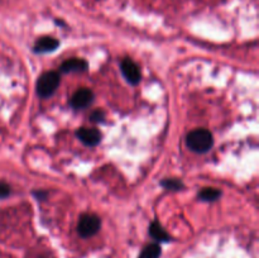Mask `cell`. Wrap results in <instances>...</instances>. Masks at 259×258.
I'll use <instances>...</instances> for the list:
<instances>
[{
	"label": "cell",
	"mask_w": 259,
	"mask_h": 258,
	"mask_svg": "<svg viewBox=\"0 0 259 258\" xmlns=\"http://www.w3.org/2000/svg\"><path fill=\"white\" fill-rule=\"evenodd\" d=\"M186 143L189 148L194 152L205 153L211 149L212 144H214V138L207 129H195L187 134Z\"/></svg>",
	"instance_id": "1"
},
{
	"label": "cell",
	"mask_w": 259,
	"mask_h": 258,
	"mask_svg": "<svg viewBox=\"0 0 259 258\" xmlns=\"http://www.w3.org/2000/svg\"><path fill=\"white\" fill-rule=\"evenodd\" d=\"M58 85H60V75L55 71H48L38 78L35 89L40 98H50L57 90Z\"/></svg>",
	"instance_id": "2"
},
{
	"label": "cell",
	"mask_w": 259,
	"mask_h": 258,
	"mask_svg": "<svg viewBox=\"0 0 259 258\" xmlns=\"http://www.w3.org/2000/svg\"><path fill=\"white\" fill-rule=\"evenodd\" d=\"M101 220L100 218L94 214H85L80 218L77 225V232L80 237L90 238L94 237L100 230Z\"/></svg>",
	"instance_id": "3"
},
{
	"label": "cell",
	"mask_w": 259,
	"mask_h": 258,
	"mask_svg": "<svg viewBox=\"0 0 259 258\" xmlns=\"http://www.w3.org/2000/svg\"><path fill=\"white\" fill-rule=\"evenodd\" d=\"M121 72H123L125 80L132 85H136L141 81V70H139L138 65L131 58H125L121 62Z\"/></svg>",
	"instance_id": "4"
},
{
	"label": "cell",
	"mask_w": 259,
	"mask_h": 258,
	"mask_svg": "<svg viewBox=\"0 0 259 258\" xmlns=\"http://www.w3.org/2000/svg\"><path fill=\"white\" fill-rule=\"evenodd\" d=\"M94 100V93L90 89L81 88L71 98V105L75 109H83L90 105Z\"/></svg>",
	"instance_id": "5"
},
{
	"label": "cell",
	"mask_w": 259,
	"mask_h": 258,
	"mask_svg": "<svg viewBox=\"0 0 259 258\" xmlns=\"http://www.w3.org/2000/svg\"><path fill=\"white\" fill-rule=\"evenodd\" d=\"M76 136L83 144L90 147L96 146L101 141V133L95 128H80Z\"/></svg>",
	"instance_id": "6"
},
{
	"label": "cell",
	"mask_w": 259,
	"mask_h": 258,
	"mask_svg": "<svg viewBox=\"0 0 259 258\" xmlns=\"http://www.w3.org/2000/svg\"><path fill=\"white\" fill-rule=\"evenodd\" d=\"M62 72H82L88 70V62L81 58H70L61 65Z\"/></svg>",
	"instance_id": "7"
},
{
	"label": "cell",
	"mask_w": 259,
	"mask_h": 258,
	"mask_svg": "<svg viewBox=\"0 0 259 258\" xmlns=\"http://www.w3.org/2000/svg\"><path fill=\"white\" fill-rule=\"evenodd\" d=\"M149 235L157 242H171L172 237L164 230L159 222H153L149 225Z\"/></svg>",
	"instance_id": "8"
},
{
	"label": "cell",
	"mask_w": 259,
	"mask_h": 258,
	"mask_svg": "<svg viewBox=\"0 0 259 258\" xmlns=\"http://www.w3.org/2000/svg\"><path fill=\"white\" fill-rule=\"evenodd\" d=\"M58 40L52 37H42L38 39L34 45V51L38 53H47L52 52L58 47Z\"/></svg>",
	"instance_id": "9"
},
{
	"label": "cell",
	"mask_w": 259,
	"mask_h": 258,
	"mask_svg": "<svg viewBox=\"0 0 259 258\" xmlns=\"http://www.w3.org/2000/svg\"><path fill=\"white\" fill-rule=\"evenodd\" d=\"M161 245L158 243H153V244L146 245L138 258H159L161 257Z\"/></svg>",
	"instance_id": "10"
},
{
	"label": "cell",
	"mask_w": 259,
	"mask_h": 258,
	"mask_svg": "<svg viewBox=\"0 0 259 258\" xmlns=\"http://www.w3.org/2000/svg\"><path fill=\"white\" fill-rule=\"evenodd\" d=\"M220 195H222L220 190L214 187H205L199 192V197L204 201H215L218 197H220Z\"/></svg>",
	"instance_id": "11"
},
{
	"label": "cell",
	"mask_w": 259,
	"mask_h": 258,
	"mask_svg": "<svg viewBox=\"0 0 259 258\" xmlns=\"http://www.w3.org/2000/svg\"><path fill=\"white\" fill-rule=\"evenodd\" d=\"M162 186L166 187L167 190H172V191H179V190L184 189V184L177 179H164L162 181Z\"/></svg>",
	"instance_id": "12"
},
{
	"label": "cell",
	"mask_w": 259,
	"mask_h": 258,
	"mask_svg": "<svg viewBox=\"0 0 259 258\" xmlns=\"http://www.w3.org/2000/svg\"><path fill=\"white\" fill-rule=\"evenodd\" d=\"M9 194H10V187L8 186L7 184H4V182H0V199L9 196Z\"/></svg>",
	"instance_id": "13"
},
{
	"label": "cell",
	"mask_w": 259,
	"mask_h": 258,
	"mask_svg": "<svg viewBox=\"0 0 259 258\" xmlns=\"http://www.w3.org/2000/svg\"><path fill=\"white\" fill-rule=\"evenodd\" d=\"M104 118H105V114H104V111L101 110L94 111V113L90 115V119L93 121H103Z\"/></svg>",
	"instance_id": "14"
},
{
	"label": "cell",
	"mask_w": 259,
	"mask_h": 258,
	"mask_svg": "<svg viewBox=\"0 0 259 258\" xmlns=\"http://www.w3.org/2000/svg\"><path fill=\"white\" fill-rule=\"evenodd\" d=\"M34 196L38 197L39 200H45L47 197V192H43V191H38L34 192Z\"/></svg>",
	"instance_id": "15"
}]
</instances>
